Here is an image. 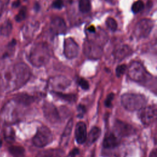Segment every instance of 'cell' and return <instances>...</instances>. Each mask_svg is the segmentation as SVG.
Masks as SVG:
<instances>
[{
	"instance_id": "cell-1",
	"label": "cell",
	"mask_w": 157,
	"mask_h": 157,
	"mask_svg": "<svg viewBox=\"0 0 157 157\" xmlns=\"http://www.w3.org/2000/svg\"><path fill=\"white\" fill-rule=\"evenodd\" d=\"M31 72L28 65L23 63L15 65L12 71L0 74V87L4 91L12 92L22 87L28 82Z\"/></svg>"
},
{
	"instance_id": "cell-2",
	"label": "cell",
	"mask_w": 157,
	"mask_h": 157,
	"mask_svg": "<svg viewBox=\"0 0 157 157\" xmlns=\"http://www.w3.org/2000/svg\"><path fill=\"white\" fill-rule=\"evenodd\" d=\"M51 54L48 46L43 43L34 45L31 49L28 55V60L35 67L45 65L50 60Z\"/></svg>"
},
{
	"instance_id": "cell-3",
	"label": "cell",
	"mask_w": 157,
	"mask_h": 157,
	"mask_svg": "<svg viewBox=\"0 0 157 157\" xmlns=\"http://www.w3.org/2000/svg\"><path fill=\"white\" fill-rule=\"evenodd\" d=\"M121 103L127 111H139L145 106L147 104V99L140 94L127 93L122 96Z\"/></svg>"
},
{
	"instance_id": "cell-4",
	"label": "cell",
	"mask_w": 157,
	"mask_h": 157,
	"mask_svg": "<svg viewBox=\"0 0 157 157\" xmlns=\"http://www.w3.org/2000/svg\"><path fill=\"white\" fill-rule=\"evenodd\" d=\"M127 69L128 77L135 82H145L150 76L143 65L139 61H134L131 63Z\"/></svg>"
},
{
	"instance_id": "cell-5",
	"label": "cell",
	"mask_w": 157,
	"mask_h": 157,
	"mask_svg": "<svg viewBox=\"0 0 157 157\" xmlns=\"http://www.w3.org/2000/svg\"><path fill=\"white\" fill-rule=\"evenodd\" d=\"M53 140V135L50 129L45 126L38 128L33 138V143L37 147H44Z\"/></svg>"
},
{
	"instance_id": "cell-6",
	"label": "cell",
	"mask_w": 157,
	"mask_h": 157,
	"mask_svg": "<svg viewBox=\"0 0 157 157\" xmlns=\"http://www.w3.org/2000/svg\"><path fill=\"white\" fill-rule=\"evenodd\" d=\"M154 22L150 19L140 20L136 25L134 34L138 38H145L150 34L153 29Z\"/></svg>"
},
{
	"instance_id": "cell-7",
	"label": "cell",
	"mask_w": 157,
	"mask_h": 157,
	"mask_svg": "<svg viewBox=\"0 0 157 157\" xmlns=\"http://www.w3.org/2000/svg\"><path fill=\"white\" fill-rule=\"evenodd\" d=\"M157 111L154 106H145L140 110L139 118L145 127L154 123L156 119Z\"/></svg>"
},
{
	"instance_id": "cell-8",
	"label": "cell",
	"mask_w": 157,
	"mask_h": 157,
	"mask_svg": "<svg viewBox=\"0 0 157 157\" xmlns=\"http://www.w3.org/2000/svg\"><path fill=\"white\" fill-rule=\"evenodd\" d=\"M102 47L97 43L91 41L85 42L83 45V52L88 59L91 60H98L103 55Z\"/></svg>"
},
{
	"instance_id": "cell-9",
	"label": "cell",
	"mask_w": 157,
	"mask_h": 157,
	"mask_svg": "<svg viewBox=\"0 0 157 157\" xmlns=\"http://www.w3.org/2000/svg\"><path fill=\"white\" fill-rule=\"evenodd\" d=\"M43 113L45 118L50 123L54 124L58 123L60 117L58 109L53 104L49 102H45L43 106Z\"/></svg>"
},
{
	"instance_id": "cell-10",
	"label": "cell",
	"mask_w": 157,
	"mask_h": 157,
	"mask_svg": "<svg viewBox=\"0 0 157 157\" xmlns=\"http://www.w3.org/2000/svg\"><path fill=\"white\" fill-rule=\"evenodd\" d=\"M17 103L15 101H9L3 109V117L8 123H13L17 121L19 113L17 108Z\"/></svg>"
},
{
	"instance_id": "cell-11",
	"label": "cell",
	"mask_w": 157,
	"mask_h": 157,
	"mask_svg": "<svg viewBox=\"0 0 157 157\" xmlns=\"http://www.w3.org/2000/svg\"><path fill=\"white\" fill-rule=\"evenodd\" d=\"M71 84V81L64 76H56L50 78L49 87L54 92H60L68 87Z\"/></svg>"
},
{
	"instance_id": "cell-12",
	"label": "cell",
	"mask_w": 157,
	"mask_h": 157,
	"mask_svg": "<svg viewBox=\"0 0 157 157\" xmlns=\"http://www.w3.org/2000/svg\"><path fill=\"white\" fill-rule=\"evenodd\" d=\"M114 129L115 132L120 137H127L136 133V129L133 126L119 120L115 122Z\"/></svg>"
},
{
	"instance_id": "cell-13",
	"label": "cell",
	"mask_w": 157,
	"mask_h": 157,
	"mask_svg": "<svg viewBox=\"0 0 157 157\" xmlns=\"http://www.w3.org/2000/svg\"><path fill=\"white\" fill-rule=\"evenodd\" d=\"M79 51L78 47L76 42L71 38H66L64 41L63 54L67 59H73L78 55Z\"/></svg>"
},
{
	"instance_id": "cell-14",
	"label": "cell",
	"mask_w": 157,
	"mask_h": 157,
	"mask_svg": "<svg viewBox=\"0 0 157 157\" xmlns=\"http://www.w3.org/2000/svg\"><path fill=\"white\" fill-rule=\"evenodd\" d=\"M66 25L64 20L60 17H55L52 20L50 30L55 34H64L66 31Z\"/></svg>"
},
{
	"instance_id": "cell-15",
	"label": "cell",
	"mask_w": 157,
	"mask_h": 157,
	"mask_svg": "<svg viewBox=\"0 0 157 157\" xmlns=\"http://www.w3.org/2000/svg\"><path fill=\"white\" fill-rule=\"evenodd\" d=\"M87 136V132L85 123L82 122L77 123L75 128V137L77 143L79 144L85 143Z\"/></svg>"
},
{
	"instance_id": "cell-16",
	"label": "cell",
	"mask_w": 157,
	"mask_h": 157,
	"mask_svg": "<svg viewBox=\"0 0 157 157\" xmlns=\"http://www.w3.org/2000/svg\"><path fill=\"white\" fill-rule=\"evenodd\" d=\"M119 144L120 140L113 133H109L104 137L103 145L104 149H112L118 147Z\"/></svg>"
},
{
	"instance_id": "cell-17",
	"label": "cell",
	"mask_w": 157,
	"mask_h": 157,
	"mask_svg": "<svg viewBox=\"0 0 157 157\" xmlns=\"http://www.w3.org/2000/svg\"><path fill=\"white\" fill-rule=\"evenodd\" d=\"M13 100L20 105L27 106L34 101V98L27 93H19L15 96Z\"/></svg>"
},
{
	"instance_id": "cell-18",
	"label": "cell",
	"mask_w": 157,
	"mask_h": 157,
	"mask_svg": "<svg viewBox=\"0 0 157 157\" xmlns=\"http://www.w3.org/2000/svg\"><path fill=\"white\" fill-rule=\"evenodd\" d=\"M132 50L127 45H123L119 48L115 52V58L118 61H121L132 55Z\"/></svg>"
},
{
	"instance_id": "cell-19",
	"label": "cell",
	"mask_w": 157,
	"mask_h": 157,
	"mask_svg": "<svg viewBox=\"0 0 157 157\" xmlns=\"http://www.w3.org/2000/svg\"><path fill=\"white\" fill-rule=\"evenodd\" d=\"M101 133V129L97 127H93L90 132H89L88 134H87V139L85 142L87 143V144L88 145H90L94 143H95L96 141L98 140V139L100 136Z\"/></svg>"
},
{
	"instance_id": "cell-20",
	"label": "cell",
	"mask_w": 157,
	"mask_h": 157,
	"mask_svg": "<svg viewBox=\"0 0 157 157\" xmlns=\"http://www.w3.org/2000/svg\"><path fill=\"white\" fill-rule=\"evenodd\" d=\"M72 128H73V120L72 119H71L66 125L63 133L62 134L60 142L61 145H65L67 144V143H68V140L72 130Z\"/></svg>"
},
{
	"instance_id": "cell-21",
	"label": "cell",
	"mask_w": 157,
	"mask_h": 157,
	"mask_svg": "<svg viewBox=\"0 0 157 157\" xmlns=\"http://www.w3.org/2000/svg\"><path fill=\"white\" fill-rule=\"evenodd\" d=\"M12 24L10 20H7L0 27V34L8 37L12 32Z\"/></svg>"
},
{
	"instance_id": "cell-22",
	"label": "cell",
	"mask_w": 157,
	"mask_h": 157,
	"mask_svg": "<svg viewBox=\"0 0 157 157\" xmlns=\"http://www.w3.org/2000/svg\"><path fill=\"white\" fill-rule=\"evenodd\" d=\"M9 151L14 157H23L25 149L21 146L12 145L9 148Z\"/></svg>"
},
{
	"instance_id": "cell-23",
	"label": "cell",
	"mask_w": 157,
	"mask_h": 157,
	"mask_svg": "<svg viewBox=\"0 0 157 157\" xmlns=\"http://www.w3.org/2000/svg\"><path fill=\"white\" fill-rule=\"evenodd\" d=\"M54 94L57 97L62 99V100L69 103H74L77 99L76 95H74V94H65L61 92H54Z\"/></svg>"
},
{
	"instance_id": "cell-24",
	"label": "cell",
	"mask_w": 157,
	"mask_h": 157,
	"mask_svg": "<svg viewBox=\"0 0 157 157\" xmlns=\"http://www.w3.org/2000/svg\"><path fill=\"white\" fill-rule=\"evenodd\" d=\"M36 157H62L60 151L58 150H47L42 151Z\"/></svg>"
},
{
	"instance_id": "cell-25",
	"label": "cell",
	"mask_w": 157,
	"mask_h": 157,
	"mask_svg": "<svg viewBox=\"0 0 157 157\" xmlns=\"http://www.w3.org/2000/svg\"><path fill=\"white\" fill-rule=\"evenodd\" d=\"M92 4L90 0H79L78 1V9L82 13H88L90 11Z\"/></svg>"
},
{
	"instance_id": "cell-26",
	"label": "cell",
	"mask_w": 157,
	"mask_h": 157,
	"mask_svg": "<svg viewBox=\"0 0 157 157\" xmlns=\"http://www.w3.org/2000/svg\"><path fill=\"white\" fill-rule=\"evenodd\" d=\"M4 138L7 142L12 143L15 139V133L14 129L10 127H7L4 132Z\"/></svg>"
},
{
	"instance_id": "cell-27",
	"label": "cell",
	"mask_w": 157,
	"mask_h": 157,
	"mask_svg": "<svg viewBox=\"0 0 157 157\" xmlns=\"http://www.w3.org/2000/svg\"><path fill=\"white\" fill-rule=\"evenodd\" d=\"M27 8L25 6L22 7L19 10V13L16 15V16H15V20H16L17 22H22V21L23 20L26 18V17H27Z\"/></svg>"
},
{
	"instance_id": "cell-28",
	"label": "cell",
	"mask_w": 157,
	"mask_h": 157,
	"mask_svg": "<svg viewBox=\"0 0 157 157\" xmlns=\"http://www.w3.org/2000/svg\"><path fill=\"white\" fill-rule=\"evenodd\" d=\"M144 8V3L142 1H140V0H139V1H136L133 4L132 10L134 14H137L140 12L142 10H143Z\"/></svg>"
},
{
	"instance_id": "cell-29",
	"label": "cell",
	"mask_w": 157,
	"mask_h": 157,
	"mask_svg": "<svg viewBox=\"0 0 157 157\" xmlns=\"http://www.w3.org/2000/svg\"><path fill=\"white\" fill-rule=\"evenodd\" d=\"M107 27L111 30V31H116L118 27L117 23L116 20L112 17H109L107 19L106 22Z\"/></svg>"
},
{
	"instance_id": "cell-30",
	"label": "cell",
	"mask_w": 157,
	"mask_h": 157,
	"mask_svg": "<svg viewBox=\"0 0 157 157\" xmlns=\"http://www.w3.org/2000/svg\"><path fill=\"white\" fill-rule=\"evenodd\" d=\"M127 70V66L125 65H118L116 70V75L118 77H121L122 75L125 74V72Z\"/></svg>"
},
{
	"instance_id": "cell-31",
	"label": "cell",
	"mask_w": 157,
	"mask_h": 157,
	"mask_svg": "<svg viewBox=\"0 0 157 157\" xmlns=\"http://www.w3.org/2000/svg\"><path fill=\"white\" fill-rule=\"evenodd\" d=\"M77 83L78 85H79L83 90H87L89 88V83L88 82L83 78H79L77 79Z\"/></svg>"
},
{
	"instance_id": "cell-32",
	"label": "cell",
	"mask_w": 157,
	"mask_h": 157,
	"mask_svg": "<svg viewBox=\"0 0 157 157\" xmlns=\"http://www.w3.org/2000/svg\"><path fill=\"white\" fill-rule=\"evenodd\" d=\"M114 94L111 93L109 94V95H107L106 100H105V102H104V104H105L106 107H111L112 106V101L114 99Z\"/></svg>"
},
{
	"instance_id": "cell-33",
	"label": "cell",
	"mask_w": 157,
	"mask_h": 157,
	"mask_svg": "<svg viewBox=\"0 0 157 157\" xmlns=\"http://www.w3.org/2000/svg\"><path fill=\"white\" fill-rule=\"evenodd\" d=\"M52 6L55 9H61L64 6L63 0H54Z\"/></svg>"
},
{
	"instance_id": "cell-34",
	"label": "cell",
	"mask_w": 157,
	"mask_h": 157,
	"mask_svg": "<svg viewBox=\"0 0 157 157\" xmlns=\"http://www.w3.org/2000/svg\"><path fill=\"white\" fill-rule=\"evenodd\" d=\"M9 0H0V17L6 9Z\"/></svg>"
},
{
	"instance_id": "cell-35",
	"label": "cell",
	"mask_w": 157,
	"mask_h": 157,
	"mask_svg": "<svg viewBox=\"0 0 157 157\" xmlns=\"http://www.w3.org/2000/svg\"><path fill=\"white\" fill-rule=\"evenodd\" d=\"M77 112H78V117L82 118L83 115H84V114L86 112L85 107L83 105H82V104L78 105L77 107Z\"/></svg>"
},
{
	"instance_id": "cell-36",
	"label": "cell",
	"mask_w": 157,
	"mask_h": 157,
	"mask_svg": "<svg viewBox=\"0 0 157 157\" xmlns=\"http://www.w3.org/2000/svg\"><path fill=\"white\" fill-rule=\"evenodd\" d=\"M78 154H79V150H78L77 148H74L70 151L69 155L71 157H75Z\"/></svg>"
},
{
	"instance_id": "cell-37",
	"label": "cell",
	"mask_w": 157,
	"mask_h": 157,
	"mask_svg": "<svg viewBox=\"0 0 157 157\" xmlns=\"http://www.w3.org/2000/svg\"><path fill=\"white\" fill-rule=\"evenodd\" d=\"M20 1H19V0H17L16 1H14L12 4V7L13 8H17L19 5H20Z\"/></svg>"
},
{
	"instance_id": "cell-38",
	"label": "cell",
	"mask_w": 157,
	"mask_h": 157,
	"mask_svg": "<svg viewBox=\"0 0 157 157\" xmlns=\"http://www.w3.org/2000/svg\"><path fill=\"white\" fill-rule=\"evenodd\" d=\"M149 157H157V154H156V150L155 149L154 150L152 151H151V153Z\"/></svg>"
},
{
	"instance_id": "cell-39",
	"label": "cell",
	"mask_w": 157,
	"mask_h": 157,
	"mask_svg": "<svg viewBox=\"0 0 157 157\" xmlns=\"http://www.w3.org/2000/svg\"><path fill=\"white\" fill-rule=\"evenodd\" d=\"M35 9L36 10H38L39 9V5L38 4V3H36V4H35Z\"/></svg>"
},
{
	"instance_id": "cell-40",
	"label": "cell",
	"mask_w": 157,
	"mask_h": 157,
	"mask_svg": "<svg viewBox=\"0 0 157 157\" xmlns=\"http://www.w3.org/2000/svg\"><path fill=\"white\" fill-rule=\"evenodd\" d=\"M1 145H2V140L0 139V147H1Z\"/></svg>"
},
{
	"instance_id": "cell-41",
	"label": "cell",
	"mask_w": 157,
	"mask_h": 157,
	"mask_svg": "<svg viewBox=\"0 0 157 157\" xmlns=\"http://www.w3.org/2000/svg\"><path fill=\"white\" fill-rule=\"evenodd\" d=\"M19 1H20V0H19Z\"/></svg>"
}]
</instances>
